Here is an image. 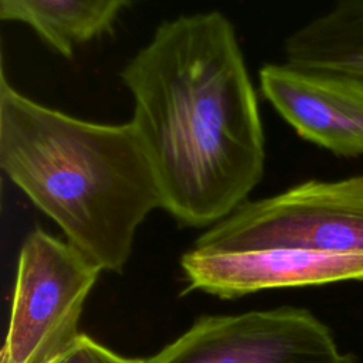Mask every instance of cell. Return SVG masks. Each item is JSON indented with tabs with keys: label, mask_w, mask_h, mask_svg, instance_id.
Returning a JSON list of instances; mask_svg holds the SVG:
<instances>
[{
	"label": "cell",
	"mask_w": 363,
	"mask_h": 363,
	"mask_svg": "<svg viewBox=\"0 0 363 363\" xmlns=\"http://www.w3.org/2000/svg\"><path fill=\"white\" fill-rule=\"evenodd\" d=\"M186 291L234 299L275 288L315 286L363 281V254H330L306 250H257L182 255Z\"/></svg>",
	"instance_id": "obj_7"
},
{
	"label": "cell",
	"mask_w": 363,
	"mask_h": 363,
	"mask_svg": "<svg viewBox=\"0 0 363 363\" xmlns=\"http://www.w3.org/2000/svg\"><path fill=\"white\" fill-rule=\"evenodd\" d=\"M0 166L67 241L121 274L139 225L162 208L159 184L126 123H98L45 106L0 79Z\"/></svg>",
	"instance_id": "obj_2"
},
{
	"label": "cell",
	"mask_w": 363,
	"mask_h": 363,
	"mask_svg": "<svg viewBox=\"0 0 363 363\" xmlns=\"http://www.w3.org/2000/svg\"><path fill=\"white\" fill-rule=\"evenodd\" d=\"M102 268L41 228L23 241L0 363H60L75 346Z\"/></svg>",
	"instance_id": "obj_4"
},
{
	"label": "cell",
	"mask_w": 363,
	"mask_h": 363,
	"mask_svg": "<svg viewBox=\"0 0 363 363\" xmlns=\"http://www.w3.org/2000/svg\"><path fill=\"white\" fill-rule=\"evenodd\" d=\"M201 252L306 250L363 254V176L309 180L245 201L194 242Z\"/></svg>",
	"instance_id": "obj_3"
},
{
	"label": "cell",
	"mask_w": 363,
	"mask_h": 363,
	"mask_svg": "<svg viewBox=\"0 0 363 363\" xmlns=\"http://www.w3.org/2000/svg\"><path fill=\"white\" fill-rule=\"evenodd\" d=\"M285 62L363 79V0H335L285 41Z\"/></svg>",
	"instance_id": "obj_8"
},
{
	"label": "cell",
	"mask_w": 363,
	"mask_h": 363,
	"mask_svg": "<svg viewBox=\"0 0 363 363\" xmlns=\"http://www.w3.org/2000/svg\"><path fill=\"white\" fill-rule=\"evenodd\" d=\"M259 85L301 138L337 156L363 155V79L284 62L264 65Z\"/></svg>",
	"instance_id": "obj_6"
},
{
	"label": "cell",
	"mask_w": 363,
	"mask_h": 363,
	"mask_svg": "<svg viewBox=\"0 0 363 363\" xmlns=\"http://www.w3.org/2000/svg\"><path fill=\"white\" fill-rule=\"evenodd\" d=\"M60 363H149V360L121 356L82 333L71 352Z\"/></svg>",
	"instance_id": "obj_10"
},
{
	"label": "cell",
	"mask_w": 363,
	"mask_h": 363,
	"mask_svg": "<svg viewBox=\"0 0 363 363\" xmlns=\"http://www.w3.org/2000/svg\"><path fill=\"white\" fill-rule=\"evenodd\" d=\"M149 363H353L330 329L294 306L204 315Z\"/></svg>",
	"instance_id": "obj_5"
},
{
	"label": "cell",
	"mask_w": 363,
	"mask_h": 363,
	"mask_svg": "<svg viewBox=\"0 0 363 363\" xmlns=\"http://www.w3.org/2000/svg\"><path fill=\"white\" fill-rule=\"evenodd\" d=\"M129 0H0V18L33 28L65 58L111 31Z\"/></svg>",
	"instance_id": "obj_9"
},
{
	"label": "cell",
	"mask_w": 363,
	"mask_h": 363,
	"mask_svg": "<svg viewBox=\"0 0 363 363\" xmlns=\"http://www.w3.org/2000/svg\"><path fill=\"white\" fill-rule=\"evenodd\" d=\"M119 75L162 208L200 228L244 204L264 174L265 138L231 21L220 11L163 21Z\"/></svg>",
	"instance_id": "obj_1"
}]
</instances>
